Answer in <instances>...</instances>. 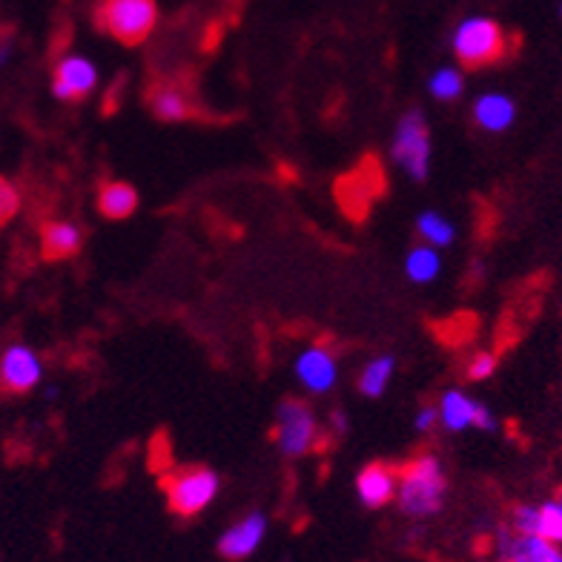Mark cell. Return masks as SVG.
I'll use <instances>...</instances> for the list:
<instances>
[{"label":"cell","mask_w":562,"mask_h":562,"mask_svg":"<svg viewBox=\"0 0 562 562\" xmlns=\"http://www.w3.org/2000/svg\"><path fill=\"white\" fill-rule=\"evenodd\" d=\"M557 503H560V508H562V494H560V496H557Z\"/></svg>","instance_id":"cell-28"},{"label":"cell","mask_w":562,"mask_h":562,"mask_svg":"<svg viewBox=\"0 0 562 562\" xmlns=\"http://www.w3.org/2000/svg\"><path fill=\"white\" fill-rule=\"evenodd\" d=\"M496 370V356L488 353V350H482V353H476L471 362H468L465 368V376L471 379V382H482V379L494 376Z\"/></svg>","instance_id":"cell-24"},{"label":"cell","mask_w":562,"mask_h":562,"mask_svg":"<svg viewBox=\"0 0 562 562\" xmlns=\"http://www.w3.org/2000/svg\"><path fill=\"white\" fill-rule=\"evenodd\" d=\"M416 229H419V236L425 238V245L430 247H448L453 245V238H457L453 224L439 213H422L419 222H416Z\"/></svg>","instance_id":"cell-21"},{"label":"cell","mask_w":562,"mask_h":562,"mask_svg":"<svg viewBox=\"0 0 562 562\" xmlns=\"http://www.w3.org/2000/svg\"><path fill=\"white\" fill-rule=\"evenodd\" d=\"M318 425L313 407L302 400L281 402L276 411V445L290 459H299L316 445Z\"/></svg>","instance_id":"cell-6"},{"label":"cell","mask_w":562,"mask_h":562,"mask_svg":"<svg viewBox=\"0 0 562 562\" xmlns=\"http://www.w3.org/2000/svg\"><path fill=\"white\" fill-rule=\"evenodd\" d=\"M267 533V517L261 510H252L245 519H238L236 526H229L218 540V554L224 560H247L250 554H256V548L265 542Z\"/></svg>","instance_id":"cell-11"},{"label":"cell","mask_w":562,"mask_h":562,"mask_svg":"<svg viewBox=\"0 0 562 562\" xmlns=\"http://www.w3.org/2000/svg\"><path fill=\"white\" fill-rule=\"evenodd\" d=\"M296 376L307 391L327 393L339 379V364L336 356L327 348H307L296 362Z\"/></svg>","instance_id":"cell-12"},{"label":"cell","mask_w":562,"mask_h":562,"mask_svg":"<svg viewBox=\"0 0 562 562\" xmlns=\"http://www.w3.org/2000/svg\"><path fill=\"white\" fill-rule=\"evenodd\" d=\"M508 32L491 18H468L453 32V55L465 69H482L508 55Z\"/></svg>","instance_id":"cell-3"},{"label":"cell","mask_w":562,"mask_h":562,"mask_svg":"<svg viewBox=\"0 0 562 562\" xmlns=\"http://www.w3.org/2000/svg\"><path fill=\"white\" fill-rule=\"evenodd\" d=\"M462 89H465V81H462V75L457 69H439L430 78V95L437 101H457L462 95Z\"/></svg>","instance_id":"cell-22"},{"label":"cell","mask_w":562,"mask_h":562,"mask_svg":"<svg viewBox=\"0 0 562 562\" xmlns=\"http://www.w3.org/2000/svg\"><path fill=\"white\" fill-rule=\"evenodd\" d=\"M437 422H439V411H437V407L425 405L419 411V414H416V430H430V428H434V425H437Z\"/></svg>","instance_id":"cell-25"},{"label":"cell","mask_w":562,"mask_h":562,"mask_svg":"<svg viewBox=\"0 0 562 562\" xmlns=\"http://www.w3.org/2000/svg\"><path fill=\"white\" fill-rule=\"evenodd\" d=\"M98 210L110 222H124L138 210V193L126 181H106L98 193Z\"/></svg>","instance_id":"cell-17"},{"label":"cell","mask_w":562,"mask_h":562,"mask_svg":"<svg viewBox=\"0 0 562 562\" xmlns=\"http://www.w3.org/2000/svg\"><path fill=\"white\" fill-rule=\"evenodd\" d=\"M164 494L178 517H195L218 496V474L204 465L181 468L164 480Z\"/></svg>","instance_id":"cell-4"},{"label":"cell","mask_w":562,"mask_h":562,"mask_svg":"<svg viewBox=\"0 0 562 562\" xmlns=\"http://www.w3.org/2000/svg\"><path fill=\"white\" fill-rule=\"evenodd\" d=\"M510 526L522 537H537V540L562 546V508L557 499L540 505H517L510 514Z\"/></svg>","instance_id":"cell-8"},{"label":"cell","mask_w":562,"mask_h":562,"mask_svg":"<svg viewBox=\"0 0 562 562\" xmlns=\"http://www.w3.org/2000/svg\"><path fill=\"white\" fill-rule=\"evenodd\" d=\"M334 428L336 434H345V430H348V416L341 414V411H336L334 414Z\"/></svg>","instance_id":"cell-26"},{"label":"cell","mask_w":562,"mask_h":562,"mask_svg":"<svg viewBox=\"0 0 562 562\" xmlns=\"http://www.w3.org/2000/svg\"><path fill=\"white\" fill-rule=\"evenodd\" d=\"M448 494V476L434 453H419L400 468V491L396 503L402 514L414 519H425L439 514Z\"/></svg>","instance_id":"cell-1"},{"label":"cell","mask_w":562,"mask_h":562,"mask_svg":"<svg viewBox=\"0 0 562 562\" xmlns=\"http://www.w3.org/2000/svg\"><path fill=\"white\" fill-rule=\"evenodd\" d=\"M21 210V193L9 178L0 176V224H9Z\"/></svg>","instance_id":"cell-23"},{"label":"cell","mask_w":562,"mask_h":562,"mask_svg":"<svg viewBox=\"0 0 562 562\" xmlns=\"http://www.w3.org/2000/svg\"><path fill=\"white\" fill-rule=\"evenodd\" d=\"M476 407H480V402L471 400L468 393L445 391L442 405H439V422H442L445 430H451V434L474 428Z\"/></svg>","instance_id":"cell-18"},{"label":"cell","mask_w":562,"mask_h":562,"mask_svg":"<svg viewBox=\"0 0 562 562\" xmlns=\"http://www.w3.org/2000/svg\"><path fill=\"white\" fill-rule=\"evenodd\" d=\"M149 106H153L158 119L170 121V124L193 119V101L176 83H156L153 92H149Z\"/></svg>","instance_id":"cell-16"},{"label":"cell","mask_w":562,"mask_h":562,"mask_svg":"<svg viewBox=\"0 0 562 562\" xmlns=\"http://www.w3.org/2000/svg\"><path fill=\"white\" fill-rule=\"evenodd\" d=\"M517 119V104L503 92H488L474 104V121L488 133H505Z\"/></svg>","instance_id":"cell-15"},{"label":"cell","mask_w":562,"mask_h":562,"mask_svg":"<svg viewBox=\"0 0 562 562\" xmlns=\"http://www.w3.org/2000/svg\"><path fill=\"white\" fill-rule=\"evenodd\" d=\"M9 58H12V46L7 41H0V67H7Z\"/></svg>","instance_id":"cell-27"},{"label":"cell","mask_w":562,"mask_h":562,"mask_svg":"<svg viewBox=\"0 0 562 562\" xmlns=\"http://www.w3.org/2000/svg\"><path fill=\"white\" fill-rule=\"evenodd\" d=\"M83 247V233L78 224L72 222H46L41 227V250L44 259L64 261L78 256Z\"/></svg>","instance_id":"cell-14"},{"label":"cell","mask_w":562,"mask_h":562,"mask_svg":"<svg viewBox=\"0 0 562 562\" xmlns=\"http://www.w3.org/2000/svg\"><path fill=\"white\" fill-rule=\"evenodd\" d=\"M405 273L416 281V284H428L439 276V252L437 247L419 245L407 252Z\"/></svg>","instance_id":"cell-20"},{"label":"cell","mask_w":562,"mask_h":562,"mask_svg":"<svg viewBox=\"0 0 562 562\" xmlns=\"http://www.w3.org/2000/svg\"><path fill=\"white\" fill-rule=\"evenodd\" d=\"M393 368H396V359H393V356H376V359H370L362 368V373H359V391H362L368 400H379V396L387 391Z\"/></svg>","instance_id":"cell-19"},{"label":"cell","mask_w":562,"mask_h":562,"mask_svg":"<svg viewBox=\"0 0 562 562\" xmlns=\"http://www.w3.org/2000/svg\"><path fill=\"white\" fill-rule=\"evenodd\" d=\"M430 133L428 121L419 110H407L396 126V138H393V161L400 164L402 170L414 181H425L430 170Z\"/></svg>","instance_id":"cell-5"},{"label":"cell","mask_w":562,"mask_h":562,"mask_svg":"<svg viewBox=\"0 0 562 562\" xmlns=\"http://www.w3.org/2000/svg\"><path fill=\"white\" fill-rule=\"evenodd\" d=\"M98 30L124 46L144 44L158 23L156 0H101L95 12Z\"/></svg>","instance_id":"cell-2"},{"label":"cell","mask_w":562,"mask_h":562,"mask_svg":"<svg viewBox=\"0 0 562 562\" xmlns=\"http://www.w3.org/2000/svg\"><path fill=\"white\" fill-rule=\"evenodd\" d=\"M44 364L41 356L26 345H9L0 356V387L9 393H30L41 385Z\"/></svg>","instance_id":"cell-7"},{"label":"cell","mask_w":562,"mask_h":562,"mask_svg":"<svg viewBox=\"0 0 562 562\" xmlns=\"http://www.w3.org/2000/svg\"><path fill=\"white\" fill-rule=\"evenodd\" d=\"M557 12H560V18H562V3H560V9H557Z\"/></svg>","instance_id":"cell-29"},{"label":"cell","mask_w":562,"mask_h":562,"mask_svg":"<svg viewBox=\"0 0 562 562\" xmlns=\"http://www.w3.org/2000/svg\"><path fill=\"white\" fill-rule=\"evenodd\" d=\"M499 557L505 562H562V548L554 542L522 537L517 531L499 533Z\"/></svg>","instance_id":"cell-13"},{"label":"cell","mask_w":562,"mask_h":562,"mask_svg":"<svg viewBox=\"0 0 562 562\" xmlns=\"http://www.w3.org/2000/svg\"><path fill=\"white\" fill-rule=\"evenodd\" d=\"M98 69L92 60L81 58V55H67L58 60V67L53 72V95L58 101H83V98L95 89Z\"/></svg>","instance_id":"cell-9"},{"label":"cell","mask_w":562,"mask_h":562,"mask_svg":"<svg viewBox=\"0 0 562 562\" xmlns=\"http://www.w3.org/2000/svg\"><path fill=\"white\" fill-rule=\"evenodd\" d=\"M400 491V471L387 462H368L356 476V496L364 508H385L396 499Z\"/></svg>","instance_id":"cell-10"}]
</instances>
